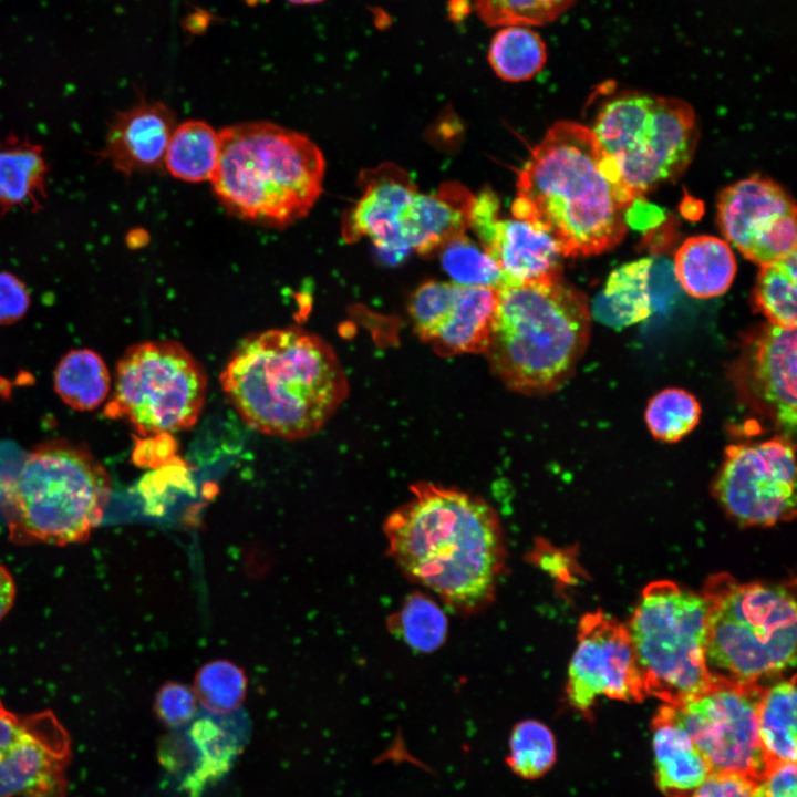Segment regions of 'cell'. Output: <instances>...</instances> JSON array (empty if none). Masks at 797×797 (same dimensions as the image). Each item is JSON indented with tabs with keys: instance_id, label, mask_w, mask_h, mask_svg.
<instances>
[{
	"instance_id": "60d3db41",
	"label": "cell",
	"mask_w": 797,
	"mask_h": 797,
	"mask_svg": "<svg viewBox=\"0 0 797 797\" xmlns=\"http://www.w3.org/2000/svg\"><path fill=\"white\" fill-rule=\"evenodd\" d=\"M758 797H797L795 763L769 765L759 782Z\"/></svg>"
},
{
	"instance_id": "d590c367",
	"label": "cell",
	"mask_w": 797,
	"mask_h": 797,
	"mask_svg": "<svg viewBox=\"0 0 797 797\" xmlns=\"http://www.w3.org/2000/svg\"><path fill=\"white\" fill-rule=\"evenodd\" d=\"M439 251L442 266L453 282L494 289L503 283V273L497 263L465 235L452 240Z\"/></svg>"
},
{
	"instance_id": "e575fe53",
	"label": "cell",
	"mask_w": 797,
	"mask_h": 797,
	"mask_svg": "<svg viewBox=\"0 0 797 797\" xmlns=\"http://www.w3.org/2000/svg\"><path fill=\"white\" fill-rule=\"evenodd\" d=\"M247 682L240 666L228 660H214L197 671L193 690L204 710L228 713L240 707Z\"/></svg>"
},
{
	"instance_id": "277c9868",
	"label": "cell",
	"mask_w": 797,
	"mask_h": 797,
	"mask_svg": "<svg viewBox=\"0 0 797 797\" xmlns=\"http://www.w3.org/2000/svg\"><path fill=\"white\" fill-rule=\"evenodd\" d=\"M487 354L507 387L526 395L561 386L583 355L590 338L587 297L560 276L504 283Z\"/></svg>"
},
{
	"instance_id": "4316f807",
	"label": "cell",
	"mask_w": 797,
	"mask_h": 797,
	"mask_svg": "<svg viewBox=\"0 0 797 797\" xmlns=\"http://www.w3.org/2000/svg\"><path fill=\"white\" fill-rule=\"evenodd\" d=\"M757 729L768 766L796 762L795 675L765 687L757 708Z\"/></svg>"
},
{
	"instance_id": "5b68a950",
	"label": "cell",
	"mask_w": 797,
	"mask_h": 797,
	"mask_svg": "<svg viewBox=\"0 0 797 797\" xmlns=\"http://www.w3.org/2000/svg\"><path fill=\"white\" fill-rule=\"evenodd\" d=\"M210 179L221 205L238 218L284 228L306 217L322 193L325 161L307 135L270 122L219 132Z\"/></svg>"
},
{
	"instance_id": "7bdbcfd3",
	"label": "cell",
	"mask_w": 797,
	"mask_h": 797,
	"mask_svg": "<svg viewBox=\"0 0 797 797\" xmlns=\"http://www.w3.org/2000/svg\"><path fill=\"white\" fill-rule=\"evenodd\" d=\"M15 583L9 570L0 565V620L9 612L15 598Z\"/></svg>"
},
{
	"instance_id": "bcb514c9",
	"label": "cell",
	"mask_w": 797,
	"mask_h": 797,
	"mask_svg": "<svg viewBox=\"0 0 797 797\" xmlns=\"http://www.w3.org/2000/svg\"><path fill=\"white\" fill-rule=\"evenodd\" d=\"M260 1H262V0H248V2L251 3V4L259 3Z\"/></svg>"
},
{
	"instance_id": "6da1fadb",
	"label": "cell",
	"mask_w": 797,
	"mask_h": 797,
	"mask_svg": "<svg viewBox=\"0 0 797 797\" xmlns=\"http://www.w3.org/2000/svg\"><path fill=\"white\" fill-rule=\"evenodd\" d=\"M383 524L387 553L410 580L454 611L472 614L495 597L506 563L499 518L483 498L420 482Z\"/></svg>"
},
{
	"instance_id": "8fae6325",
	"label": "cell",
	"mask_w": 797,
	"mask_h": 797,
	"mask_svg": "<svg viewBox=\"0 0 797 797\" xmlns=\"http://www.w3.org/2000/svg\"><path fill=\"white\" fill-rule=\"evenodd\" d=\"M712 491L742 527H770L796 515L795 448L784 435L726 447Z\"/></svg>"
},
{
	"instance_id": "484cf974",
	"label": "cell",
	"mask_w": 797,
	"mask_h": 797,
	"mask_svg": "<svg viewBox=\"0 0 797 797\" xmlns=\"http://www.w3.org/2000/svg\"><path fill=\"white\" fill-rule=\"evenodd\" d=\"M736 259L729 245L714 236L687 238L674 257V273L682 289L693 298L723 294L736 275Z\"/></svg>"
},
{
	"instance_id": "f35d334b",
	"label": "cell",
	"mask_w": 797,
	"mask_h": 797,
	"mask_svg": "<svg viewBox=\"0 0 797 797\" xmlns=\"http://www.w3.org/2000/svg\"><path fill=\"white\" fill-rule=\"evenodd\" d=\"M759 780L736 773H712L691 797H758Z\"/></svg>"
},
{
	"instance_id": "44dd1931",
	"label": "cell",
	"mask_w": 797,
	"mask_h": 797,
	"mask_svg": "<svg viewBox=\"0 0 797 797\" xmlns=\"http://www.w3.org/2000/svg\"><path fill=\"white\" fill-rule=\"evenodd\" d=\"M175 127V113L168 106L158 101H139L113 115L95 157L126 177L163 169Z\"/></svg>"
},
{
	"instance_id": "1f68e13d",
	"label": "cell",
	"mask_w": 797,
	"mask_h": 797,
	"mask_svg": "<svg viewBox=\"0 0 797 797\" xmlns=\"http://www.w3.org/2000/svg\"><path fill=\"white\" fill-rule=\"evenodd\" d=\"M390 629L415 651L431 653L445 642L448 625L444 611L431 597L413 592L391 615Z\"/></svg>"
},
{
	"instance_id": "ba28073f",
	"label": "cell",
	"mask_w": 797,
	"mask_h": 797,
	"mask_svg": "<svg viewBox=\"0 0 797 797\" xmlns=\"http://www.w3.org/2000/svg\"><path fill=\"white\" fill-rule=\"evenodd\" d=\"M707 607L703 596L670 580L648 584L629 624L646 696L677 705L708 690Z\"/></svg>"
},
{
	"instance_id": "5bb4252c",
	"label": "cell",
	"mask_w": 797,
	"mask_h": 797,
	"mask_svg": "<svg viewBox=\"0 0 797 797\" xmlns=\"http://www.w3.org/2000/svg\"><path fill=\"white\" fill-rule=\"evenodd\" d=\"M566 686L569 705L587 713L599 696L620 701L646 697L625 624L602 611L584 614Z\"/></svg>"
},
{
	"instance_id": "8992f818",
	"label": "cell",
	"mask_w": 797,
	"mask_h": 797,
	"mask_svg": "<svg viewBox=\"0 0 797 797\" xmlns=\"http://www.w3.org/2000/svg\"><path fill=\"white\" fill-rule=\"evenodd\" d=\"M110 495V476L86 447L62 438L41 443L3 483L9 539L18 545L85 541Z\"/></svg>"
},
{
	"instance_id": "9c48e42d",
	"label": "cell",
	"mask_w": 797,
	"mask_h": 797,
	"mask_svg": "<svg viewBox=\"0 0 797 797\" xmlns=\"http://www.w3.org/2000/svg\"><path fill=\"white\" fill-rule=\"evenodd\" d=\"M590 130L638 197L682 174L698 135L690 104L640 93L611 97Z\"/></svg>"
},
{
	"instance_id": "ee69618b",
	"label": "cell",
	"mask_w": 797,
	"mask_h": 797,
	"mask_svg": "<svg viewBox=\"0 0 797 797\" xmlns=\"http://www.w3.org/2000/svg\"><path fill=\"white\" fill-rule=\"evenodd\" d=\"M144 241H148V235L141 229L131 231L126 237V242L131 248L142 247L144 246Z\"/></svg>"
},
{
	"instance_id": "f6af8a7d",
	"label": "cell",
	"mask_w": 797,
	"mask_h": 797,
	"mask_svg": "<svg viewBox=\"0 0 797 797\" xmlns=\"http://www.w3.org/2000/svg\"><path fill=\"white\" fill-rule=\"evenodd\" d=\"M288 1H290L292 3H298V4H309V3L321 2L323 0H288Z\"/></svg>"
},
{
	"instance_id": "7c38bea8",
	"label": "cell",
	"mask_w": 797,
	"mask_h": 797,
	"mask_svg": "<svg viewBox=\"0 0 797 797\" xmlns=\"http://www.w3.org/2000/svg\"><path fill=\"white\" fill-rule=\"evenodd\" d=\"M764 690V685L713 682L702 694L669 704L712 773H736L760 782L768 767L757 729Z\"/></svg>"
},
{
	"instance_id": "d4e9b609",
	"label": "cell",
	"mask_w": 797,
	"mask_h": 797,
	"mask_svg": "<svg viewBox=\"0 0 797 797\" xmlns=\"http://www.w3.org/2000/svg\"><path fill=\"white\" fill-rule=\"evenodd\" d=\"M652 267V259L642 258L613 269L592 301L591 318L614 330L648 319L653 312Z\"/></svg>"
},
{
	"instance_id": "8d00e7d4",
	"label": "cell",
	"mask_w": 797,
	"mask_h": 797,
	"mask_svg": "<svg viewBox=\"0 0 797 797\" xmlns=\"http://www.w3.org/2000/svg\"><path fill=\"white\" fill-rule=\"evenodd\" d=\"M479 18L489 25L546 24L565 12L575 0H472Z\"/></svg>"
},
{
	"instance_id": "ac0fdd59",
	"label": "cell",
	"mask_w": 797,
	"mask_h": 797,
	"mask_svg": "<svg viewBox=\"0 0 797 797\" xmlns=\"http://www.w3.org/2000/svg\"><path fill=\"white\" fill-rule=\"evenodd\" d=\"M496 304L494 288L432 280L413 293L408 312L416 334L437 353H485Z\"/></svg>"
},
{
	"instance_id": "603a6c76",
	"label": "cell",
	"mask_w": 797,
	"mask_h": 797,
	"mask_svg": "<svg viewBox=\"0 0 797 797\" xmlns=\"http://www.w3.org/2000/svg\"><path fill=\"white\" fill-rule=\"evenodd\" d=\"M658 786L670 797H691L712 769L669 704L653 720Z\"/></svg>"
},
{
	"instance_id": "7402d4cb",
	"label": "cell",
	"mask_w": 797,
	"mask_h": 797,
	"mask_svg": "<svg viewBox=\"0 0 797 797\" xmlns=\"http://www.w3.org/2000/svg\"><path fill=\"white\" fill-rule=\"evenodd\" d=\"M474 199L469 189L455 182L433 193L417 192L402 219V235L410 250L427 256L464 236Z\"/></svg>"
},
{
	"instance_id": "2e32d148",
	"label": "cell",
	"mask_w": 797,
	"mask_h": 797,
	"mask_svg": "<svg viewBox=\"0 0 797 797\" xmlns=\"http://www.w3.org/2000/svg\"><path fill=\"white\" fill-rule=\"evenodd\" d=\"M796 329L763 324L743 340L731 379L744 403L788 437L797 423Z\"/></svg>"
},
{
	"instance_id": "cb8c5ba5",
	"label": "cell",
	"mask_w": 797,
	"mask_h": 797,
	"mask_svg": "<svg viewBox=\"0 0 797 797\" xmlns=\"http://www.w3.org/2000/svg\"><path fill=\"white\" fill-rule=\"evenodd\" d=\"M50 165L41 144L8 134L0 139V217L14 209L38 213L48 199Z\"/></svg>"
},
{
	"instance_id": "4dcf8cb0",
	"label": "cell",
	"mask_w": 797,
	"mask_h": 797,
	"mask_svg": "<svg viewBox=\"0 0 797 797\" xmlns=\"http://www.w3.org/2000/svg\"><path fill=\"white\" fill-rule=\"evenodd\" d=\"M797 262L796 251L783 259L760 266L753 290V303L768 323L796 329Z\"/></svg>"
},
{
	"instance_id": "b9f144b4",
	"label": "cell",
	"mask_w": 797,
	"mask_h": 797,
	"mask_svg": "<svg viewBox=\"0 0 797 797\" xmlns=\"http://www.w3.org/2000/svg\"><path fill=\"white\" fill-rule=\"evenodd\" d=\"M532 560L537 561L539 566L547 570L551 576L557 577L559 580L569 581L571 579V558L568 557L567 551L549 547H542L539 542L538 547L535 548L532 553Z\"/></svg>"
},
{
	"instance_id": "d6986e66",
	"label": "cell",
	"mask_w": 797,
	"mask_h": 797,
	"mask_svg": "<svg viewBox=\"0 0 797 797\" xmlns=\"http://www.w3.org/2000/svg\"><path fill=\"white\" fill-rule=\"evenodd\" d=\"M499 199L489 188L475 195L469 228L497 263L503 283H519L561 275L562 252L542 228L521 219L499 217Z\"/></svg>"
},
{
	"instance_id": "52a82bcc",
	"label": "cell",
	"mask_w": 797,
	"mask_h": 797,
	"mask_svg": "<svg viewBox=\"0 0 797 797\" xmlns=\"http://www.w3.org/2000/svg\"><path fill=\"white\" fill-rule=\"evenodd\" d=\"M702 596L705 664L713 682L763 685L795 665L796 601L789 584L742 583L718 573Z\"/></svg>"
},
{
	"instance_id": "4fadbf2b",
	"label": "cell",
	"mask_w": 797,
	"mask_h": 797,
	"mask_svg": "<svg viewBox=\"0 0 797 797\" xmlns=\"http://www.w3.org/2000/svg\"><path fill=\"white\" fill-rule=\"evenodd\" d=\"M71 738L50 711L18 715L0 700V797H65Z\"/></svg>"
},
{
	"instance_id": "ab89813d",
	"label": "cell",
	"mask_w": 797,
	"mask_h": 797,
	"mask_svg": "<svg viewBox=\"0 0 797 797\" xmlns=\"http://www.w3.org/2000/svg\"><path fill=\"white\" fill-rule=\"evenodd\" d=\"M30 302L25 283L10 271H0V325L21 320L28 312Z\"/></svg>"
},
{
	"instance_id": "e0dca14e",
	"label": "cell",
	"mask_w": 797,
	"mask_h": 797,
	"mask_svg": "<svg viewBox=\"0 0 797 797\" xmlns=\"http://www.w3.org/2000/svg\"><path fill=\"white\" fill-rule=\"evenodd\" d=\"M250 724L242 710L197 712L185 726L172 729L158 744V760L179 790L200 797L221 779L248 743Z\"/></svg>"
},
{
	"instance_id": "74e56055",
	"label": "cell",
	"mask_w": 797,
	"mask_h": 797,
	"mask_svg": "<svg viewBox=\"0 0 797 797\" xmlns=\"http://www.w3.org/2000/svg\"><path fill=\"white\" fill-rule=\"evenodd\" d=\"M197 697L193 689L179 682H167L157 692L154 710L159 721L170 729L187 725L197 714Z\"/></svg>"
},
{
	"instance_id": "ffe728a7",
	"label": "cell",
	"mask_w": 797,
	"mask_h": 797,
	"mask_svg": "<svg viewBox=\"0 0 797 797\" xmlns=\"http://www.w3.org/2000/svg\"><path fill=\"white\" fill-rule=\"evenodd\" d=\"M360 180L362 195L343 215L342 237L346 242L368 237L387 262H400L411 251L402 235V219L416 186L391 163L363 170Z\"/></svg>"
},
{
	"instance_id": "83f0119b",
	"label": "cell",
	"mask_w": 797,
	"mask_h": 797,
	"mask_svg": "<svg viewBox=\"0 0 797 797\" xmlns=\"http://www.w3.org/2000/svg\"><path fill=\"white\" fill-rule=\"evenodd\" d=\"M219 155V132L204 121L189 120L174 128L166 148L164 168L184 182L210 180Z\"/></svg>"
},
{
	"instance_id": "3957f363",
	"label": "cell",
	"mask_w": 797,
	"mask_h": 797,
	"mask_svg": "<svg viewBox=\"0 0 797 797\" xmlns=\"http://www.w3.org/2000/svg\"><path fill=\"white\" fill-rule=\"evenodd\" d=\"M220 384L248 426L289 441L319 432L349 393L333 348L298 327L244 338L230 354Z\"/></svg>"
},
{
	"instance_id": "7a4b0ae2",
	"label": "cell",
	"mask_w": 797,
	"mask_h": 797,
	"mask_svg": "<svg viewBox=\"0 0 797 797\" xmlns=\"http://www.w3.org/2000/svg\"><path fill=\"white\" fill-rule=\"evenodd\" d=\"M636 199L592 131L566 121L531 149L511 214L546 230L563 257H587L623 239Z\"/></svg>"
},
{
	"instance_id": "30bf717a",
	"label": "cell",
	"mask_w": 797,
	"mask_h": 797,
	"mask_svg": "<svg viewBox=\"0 0 797 797\" xmlns=\"http://www.w3.org/2000/svg\"><path fill=\"white\" fill-rule=\"evenodd\" d=\"M207 376L173 340L130 346L118 360L107 417L127 422L141 437L169 435L195 425L205 405Z\"/></svg>"
},
{
	"instance_id": "9a60e30c",
	"label": "cell",
	"mask_w": 797,
	"mask_h": 797,
	"mask_svg": "<svg viewBox=\"0 0 797 797\" xmlns=\"http://www.w3.org/2000/svg\"><path fill=\"white\" fill-rule=\"evenodd\" d=\"M717 222L728 245L764 266L796 251V206L775 182L752 176L722 190Z\"/></svg>"
},
{
	"instance_id": "f546056e",
	"label": "cell",
	"mask_w": 797,
	"mask_h": 797,
	"mask_svg": "<svg viewBox=\"0 0 797 797\" xmlns=\"http://www.w3.org/2000/svg\"><path fill=\"white\" fill-rule=\"evenodd\" d=\"M488 62L494 72L509 82L527 81L545 65L547 50L539 34L527 25H505L491 39Z\"/></svg>"
},
{
	"instance_id": "d6a6232c",
	"label": "cell",
	"mask_w": 797,
	"mask_h": 797,
	"mask_svg": "<svg viewBox=\"0 0 797 797\" xmlns=\"http://www.w3.org/2000/svg\"><path fill=\"white\" fill-rule=\"evenodd\" d=\"M556 758V739L546 724L528 718L514 725L505 760L516 776L538 779L551 769Z\"/></svg>"
},
{
	"instance_id": "f1b7e54d",
	"label": "cell",
	"mask_w": 797,
	"mask_h": 797,
	"mask_svg": "<svg viewBox=\"0 0 797 797\" xmlns=\"http://www.w3.org/2000/svg\"><path fill=\"white\" fill-rule=\"evenodd\" d=\"M53 385L68 406L86 412L105 401L111 390V376L100 354L91 349H74L58 363Z\"/></svg>"
},
{
	"instance_id": "836d02e7",
	"label": "cell",
	"mask_w": 797,
	"mask_h": 797,
	"mask_svg": "<svg viewBox=\"0 0 797 797\" xmlns=\"http://www.w3.org/2000/svg\"><path fill=\"white\" fill-rule=\"evenodd\" d=\"M702 408L690 392L670 387L650 398L645 408V423L651 435L661 442L675 443L690 434L698 424Z\"/></svg>"
}]
</instances>
